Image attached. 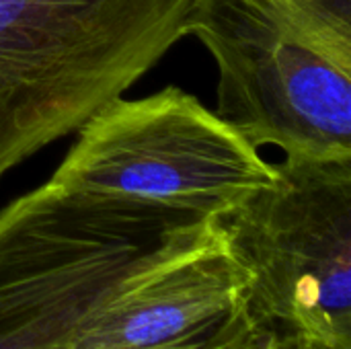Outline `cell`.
Returning a JSON list of instances; mask_svg holds the SVG:
<instances>
[{
    "mask_svg": "<svg viewBox=\"0 0 351 349\" xmlns=\"http://www.w3.org/2000/svg\"><path fill=\"white\" fill-rule=\"evenodd\" d=\"M276 165L193 95L113 99L80 128L49 183L64 191L222 218L274 185Z\"/></svg>",
    "mask_w": 351,
    "mask_h": 349,
    "instance_id": "cell-4",
    "label": "cell"
},
{
    "mask_svg": "<svg viewBox=\"0 0 351 349\" xmlns=\"http://www.w3.org/2000/svg\"><path fill=\"white\" fill-rule=\"evenodd\" d=\"M199 0H0V179L121 97Z\"/></svg>",
    "mask_w": 351,
    "mask_h": 349,
    "instance_id": "cell-1",
    "label": "cell"
},
{
    "mask_svg": "<svg viewBox=\"0 0 351 349\" xmlns=\"http://www.w3.org/2000/svg\"><path fill=\"white\" fill-rule=\"evenodd\" d=\"M187 35L216 62V113L255 148L351 160L350 0H199Z\"/></svg>",
    "mask_w": 351,
    "mask_h": 349,
    "instance_id": "cell-2",
    "label": "cell"
},
{
    "mask_svg": "<svg viewBox=\"0 0 351 349\" xmlns=\"http://www.w3.org/2000/svg\"><path fill=\"white\" fill-rule=\"evenodd\" d=\"M259 329L249 319L245 304L230 315L202 327L189 337L156 349H251Z\"/></svg>",
    "mask_w": 351,
    "mask_h": 349,
    "instance_id": "cell-7",
    "label": "cell"
},
{
    "mask_svg": "<svg viewBox=\"0 0 351 349\" xmlns=\"http://www.w3.org/2000/svg\"><path fill=\"white\" fill-rule=\"evenodd\" d=\"M208 216L45 183L0 210V349H60Z\"/></svg>",
    "mask_w": 351,
    "mask_h": 349,
    "instance_id": "cell-3",
    "label": "cell"
},
{
    "mask_svg": "<svg viewBox=\"0 0 351 349\" xmlns=\"http://www.w3.org/2000/svg\"><path fill=\"white\" fill-rule=\"evenodd\" d=\"M257 335H259V333H257ZM251 348H253V346H251Z\"/></svg>",
    "mask_w": 351,
    "mask_h": 349,
    "instance_id": "cell-9",
    "label": "cell"
},
{
    "mask_svg": "<svg viewBox=\"0 0 351 349\" xmlns=\"http://www.w3.org/2000/svg\"><path fill=\"white\" fill-rule=\"evenodd\" d=\"M274 185L218 218L261 331L351 349V160L286 158Z\"/></svg>",
    "mask_w": 351,
    "mask_h": 349,
    "instance_id": "cell-5",
    "label": "cell"
},
{
    "mask_svg": "<svg viewBox=\"0 0 351 349\" xmlns=\"http://www.w3.org/2000/svg\"><path fill=\"white\" fill-rule=\"evenodd\" d=\"M247 274L218 218L128 280L60 349L171 346L245 304Z\"/></svg>",
    "mask_w": 351,
    "mask_h": 349,
    "instance_id": "cell-6",
    "label": "cell"
},
{
    "mask_svg": "<svg viewBox=\"0 0 351 349\" xmlns=\"http://www.w3.org/2000/svg\"><path fill=\"white\" fill-rule=\"evenodd\" d=\"M251 349H335L319 341H311L298 335H286V333H276V331H261Z\"/></svg>",
    "mask_w": 351,
    "mask_h": 349,
    "instance_id": "cell-8",
    "label": "cell"
}]
</instances>
